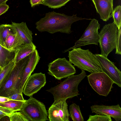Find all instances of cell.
I'll list each match as a JSON object with an SVG mask.
<instances>
[{
    "instance_id": "52a82bcc",
    "label": "cell",
    "mask_w": 121,
    "mask_h": 121,
    "mask_svg": "<svg viewBox=\"0 0 121 121\" xmlns=\"http://www.w3.org/2000/svg\"><path fill=\"white\" fill-rule=\"evenodd\" d=\"M87 77L90 85L99 95L107 96L111 91L114 82L104 72L91 73Z\"/></svg>"
},
{
    "instance_id": "8d00e7d4",
    "label": "cell",
    "mask_w": 121,
    "mask_h": 121,
    "mask_svg": "<svg viewBox=\"0 0 121 121\" xmlns=\"http://www.w3.org/2000/svg\"></svg>"
},
{
    "instance_id": "277c9868",
    "label": "cell",
    "mask_w": 121,
    "mask_h": 121,
    "mask_svg": "<svg viewBox=\"0 0 121 121\" xmlns=\"http://www.w3.org/2000/svg\"><path fill=\"white\" fill-rule=\"evenodd\" d=\"M29 59V55L23 59L16 65L4 87L0 91V96L8 97L21 92L22 79L24 70Z\"/></svg>"
},
{
    "instance_id": "d4e9b609",
    "label": "cell",
    "mask_w": 121,
    "mask_h": 121,
    "mask_svg": "<svg viewBox=\"0 0 121 121\" xmlns=\"http://www.w3.org/2000/svg\"><path fill=\"white\" fill-rule=\"evenodd\" d=\"M121 6L119 5L116 7L113 10L112 17L114 22L118 29L121 27Z\"/></svg>"
},
{
    "instance_id": "44dd1931",
    "label": "cell",
    "mask_w": 121,
    "mask_h": 121,
    "mask_svg": "<svg viewBox=\"0 0 121 121\" xmlns=\"http://www.w3.org/2000/svg\"><path fill=\"white\" fill-rule=\"evenodd\" d=\"M16 32L11 24L0 25V44L5 47V42L7 36L11 34Z\"/></svg>"
},
{
    "instance_id": "e0dca14e",
    "label": "cell",
    "mask_w": 121,
    "mask_h": 121,
    "mask_svg": "<svg viewBox=\"0 0 121 121\" xmlns=\"http://www.w3.org/2000/svg\"><path fill=\"white\" fill-rule=\"evenodd\" d=\"M9 35L5 42V47L9 49L19 50L25 43L24 42L16 32Z\"/></svg>"
},
{
    "instance_id": "5bb4252c",
    "label": "cell",
    "mask_w": 121,
    "mask_h": 121,
    "mask_svg": "<svg viewBox=\"0 0 121 121\" xmlns=\"http://www.w3.org/2000/svg\"><path fill=\"white\" fill-rule=\"evenodd\" d=\"M100 18L106 22L112 17L113 0H91Z\"/></svg>"
},
{
    "instance_id": "ac0fdd59",
    "label": "cell",
    "mask_w": 121,
    "mask_h": 121,
    "mask_svg": "<svg viewBox=\"0 0 121 121\" xmlns=\"http://www.w3.org/2000/svg\"><path fill=\"white\" fill-rule=\"evenodd\" d=\"M19 50L9 49L0 44V59L1 66L3 68L13 59L19 51Z\"/></svg>"
},
{
    "instance_id": "1f68e13d",
    "label": "cell",
    "mask_w": 121,
    "mask_h": 121,
    "mask_svg": "<svg viewBox=\"0 0 121 121\" xmlns=\"http://www.w3.org/2000/svg\"><path fill=\"white\" fill-rule=\"evenodd\" d=\"M10 100L8 97L0 96V103H3Z\"/></svg>"
},
{
    "instance_id": "ba28073f",
    "label": "cell",
    "mask_w": 121,
    "mask_h": 121,
    "mask_svg": "<svg viewBox=\"0 0 121 121\" xmlns=\"http://www.w3.org/2000/svg\"><path fill=\"white\" fill-rule=\"evenodd\" d=\"M48 66V73L58 80L67 78L76 73L74 66L65 58H58L49 63Z\"/></svg>"
},
{
    "instance_id": "5b68a950",
    "label": "cell",
    "mask_w": 121,
    "mask_h": 121,
    "mask_svg": "<svg viewBox=\"0 0 121 121\" xmlns=\"http://www.w3.org/2000/svg\"><path fill=\"white\" fill-rule=\"evenodd\" d=\"M114 22L104 26L99 33L101 55L107 58L109 53L116 49L118 29Z\"/></svg>"
},
{
    "instance_id": "8fae6325",
    "label": "cell",
    "mask_w": 121,
    "mask_h": 121,
    "mask_svg": "<svg viewBox=\"0 0 121 121\" xmlns=\"http://www.w3.org/2000/svg\"><path fill=\"white\" fill-rule=\"evenodd\" d=\"M66 100L54 102L49 108L48 117L50 121H69V113Z\"/></svg>"
},
{
    "instance_id": "7c38bea8",
    "label": "cell",
    "mask_w": 121,
    "mask_h": 121,
    "mask_svg": "<svg viewBox=\"0 0 121 121\" xmlns=\"http://www.w3.org/2000/svg\"><path fill=\"white\" fill-rule=\"evenodd\" d=\"M46 82L45 74L41 72L34 73L31 75L27 80L23 93L28 96H32L44 86Z\"/></svg>"
},
{
    "instance_id": "f546056e",
    "label": "cell",
    "mask_w": 121,
    "mask_h": 121,
    "mask_svg": "<svg viewBox=\"0 0 121 121\" xmlns=\"http://www.w3.org/2000/svg\"><path fill=\"white\" fill-rule=\"evenodd\" d=\"M9 6L6 3L0 5V16L5 13L9 9Z\"/></svg>"
},
{
    "instance_id": "603a6c76",
    "label": "cell",
    "mask_w": 121,
    "mask_h": 121,
    "mask_svg": "<svg viewBox=\"0 0 121 121\" xmlns=\"http://www.w3.org/2000/svg\"><path fill=\"white\" fill-rule=\"evenodd\" d=\"M69 111L70 116L73 121H84L79 105L75 103L72 104L69 106Z\"/></svg>"
},
{
    "instance_id": "30bf717a",
    "label": "cell",
    "mask_w": 121,
    "mask_h": 121,
    "mask_svg": "<svg viewBox=\"0 0 121 121\" xmlns=\"http://www.w3.org/2000/svg\"><path fill=\"white\" fill-rule=\"evenodd\" d=\"M100 66L102 71L106 74L114 82V83L121 87V72L114 63L100 54H95Z\"/></svg>"
},
{
    "instance_id": "83f0119b",
    "label": "cell",
    "mask_w": 121,
    "mask_h": 121,
    "mask_svg": "<svg viewBox=\"0 0 121 121\" xmlns=\"http://www.w3.org/2000/svg\"><path fill=\"white\" fill-rule=\"evenodd\" d=\"M121 27L118 29V34L116 42V54H121Z\"/></svg>"
},
{
    "instance_id": "2e32d148",
    "label": "cell",
    "mask_w": 121,
    "mask_h": 121,
    "mask_svg": "<svg viewBox=\"0 0 121 121\" xmlns=\"http://www.w3.org/2000/svg\"><path fill=\"white\" fill-rule=\"evenodd\" d=\"M12 26L24 42L25 43L33 44L32 33L28 27L26 23L12 22Z\"/></svg>"
},
{
    "instance_id": "cb8c5ba5",
    "label": "cell",
    "mask_w": 121,
    "mask_h": 121,
    "mask_svg": "<svg viewBox=\"0 0 121 121\" xmlns=\"http://www.w3.org/2000/svg\"><path fill=\"white\" fill-rule=\"evenodd\" d=\"M71 0H44L42 4L48 7L55 9L64 6Z\"/></svg>"
},
{
    "instance_id": "4fadbf2b",
    "label": "cell",
    "mask_w": 121,
    "mask_h": 121,
    "mask_svg": "<svg viewBox=\"0 0 121 121\" xmlns=\"http://www.w3.org/2000/svg\"><path fill=\"white\" fill-rule=\"evenodd\" d=\"M92 113L110 117L116 121L121 120V108L120 105L107 106L95 105L91 107Z\"/></svg>"
},
{
    "instance_id": "d6a6232c",
    "label": "cell",
    "mask_w": 121,
    "mask_h": 121,
    "mask_svg": "<svg viewBox=\"0 0 121 121\" xmlns=\"http://www.w3.org/2000/svg\"><path fill=\"white\" fill-rule=\"evenodd\" d=\"M6 116H8L7 114L0 109V120Z\"/></svg>"
},
{
    "instance_id": "4316f807",
    "label": "cell",
    "mask_w": 121,
    "mask_h": 121,
    "mask_svg": "<svg viewBox=\"0 0 121 121\" xmlns=\"http://www.w3.org/2000/svg\"><path fill=\"white\" fill-rule=\"evenodd\" d=\"M87 121H112L111 117L105 115L96 114L90 115Z\"/></svg>"
},
{
    "instance_id": "f1b7e54d",
    "label": "cell",
    "mask_w": 121,
    "mask_h": 121,
    "mask_svg": "<svg viewBox=\"0 0 121 121\" xmlns=\"http://www.w3.org/2000/svg\"><path fill=\"white\" fill-rule=\"evenodd\" d=\"M8 97L10 100L18 101H23L24 100L22 94L18 93L14 94Z\"/></svg>"
},
{
    "instance_id": "9c48e42d",
    "label": "cell",
    "mask_w": 121,
    "mask_h": 121,
    "mask_svg": "<svg viewBox=\"0 0 121 121\" xmlns=\"http://www.w3.org/2000/svg\"><path fill=\"white\" fill-rule=\"evenodd\" d=\"M100 24L95 19H91L89 24L83 34L75 42L73 47L65 51V52L80 46L90 44L98 45L99 43V35L98 30Z\"/></svg>"
},
{
    "instance_id": "d590c367",
    "label": "cell",
    "mask_w": 121,
    "mask_h": 121,
    "mask_svg": "<svg viewBox=\"0 0 121 121\" xmlns=\"http://www.w3.org/2000/svg\"><path fill=\"white\" fill-rule=\"evenodd\" d=\"M1 61H0V66H1Z\"/></svg>"
},
{
    "instance_id": "8992f818",
    "label": "cell",
    "mask_w": 121,
    "mask_h": 121,
    "mask_svg": "<svg viewBox=\"0 0 121 121\" xmlns=\"http://www.w3.org/2000/svg\"><path fill=\"white\" fill-rule=\"evenodd\" d=\"M30 97L26 100L20 111L29 121H49L44 104L32 96Z\"/></svg>"
},
{
    "instance_id": "7a4b0ae2",
    "label": "cell",
    "mask_w": 121,
    "mask_h": 121,
    "mask_svg": "<svg viewBox=\"0 0 121 121\" xmlns=\"http://www.w3.org/2000/svg\"><path fill=\"white\" fill-rule=\"evenodd\" d=\"M86 76L85 71L82 70L80 74L67 77L59 84L48 89L46 91L52 95L55 102L78 96L80 95L78 85Z\"/></svg>"
},
{
    "instance_id": "836d02e7",
    "label": "cell",
    "mask_w": 121,
    "mask_h": 121,
    "mask_svg": "<svg viewBox=\"0 0 121 121\" xmlns=\"http://www.w3.org/2000/svg\"><path fill=\"white\" fill-rule=\"evenodd\" d=\"M8 0H0V5L6 3V1Z\"/></svg>"
},
{
    "instance_id": "9a60e30c",
    "label": "cell",
    "mask_w": 121,
    "mask_h": 121,
    "mask_svg": "<svg viewBox=\"0 0 121 121\" xmlns=\"http://www.w3.org/2000/svg\"><path fill=\"white\" fill-rule=\"evenodd\" d=\"M29 55V60L25 68L22 80L21 88V92L22 93L27 80L33 72L40 58L38 51L36 49Z\"/></svg>"
},
{
    "instance_id": "ffe728a7",
    "label": "cell",
    "mask_w": 121,
    "mask_h": 121,
    "mask_svg": "<svg viewBox=\"0 0 121 121\" xmlns=\"http://www.w3.org/2000/svg\"><path fill=\"white\" fill-rule=\"evenodd\" d=\"M36 47L33 43H25L19 49L17 55L16 63L29 55L36 49Z\"/></svg>"
},
{
    "instance_id": "3957f363",
    "label": "cell",
    "mask_w": 121,
    "mask_h": 121,
    "mask_svg": "<svg viewBox=\"0 0 121 121\" xmlns=\"http://www.w3.org/2000/svg\"><path fill=\"white\" fill-rule=\"evenodd\" d=\"M72 49L69 51L68 57L69 61L74 66L91 73L102 71L95 54L89 49H83L79 47Z\"/></svg>"
},
{
    "instance_id": "7402d4cb",
    "label": "cell",
    "mask_w": 121,
    "mask_h": 121,
    "mask_svg": "<svg viewBox=\"0 0 121 121\" xmlns=\"http://www.w3.org/2000/svg\"><path fill=\"white\" fill-rule=\"evenodd\" d=\"M26 101H18L11 100L8 101L0 103V106L5 108L14 112L20 111Z\"/></svg>"
},
{
    "instance_id": "e575fe53",
    "label": "cell",
    "mask_w": 121,
    "mask_h": 121,
    "mask_svg": "<svg viewBox=\"0 0 121 121\" xmlns=\"http://www.w3.org/2000/svg\"><path fill=\"white\" fill-rule=\"evenodd\" d=\"M3 68L2 67L0 66V74L1 73L3 69Z\"/></svg>"
},
{
    "instance_id": "6da1fadb",
    "label": "cell",
    "mask_w": 121,
    "mask_h": 121,
    "mask_svg": "<svg viewBox=\"0 0 121 121\" xmlns=\"http://www.w3.org/2000/svg\"><path fill=\"white\" fill-rule=\"evenodd\" d=\"M83 19L91 20L78 17L76 14L70 16L53 11L46 13L44 17L36 22V28L41 32L46 31L53 34L60 32L69 34L72 32V24Z\"/></svg>"
},
{
    "instance_id": "4dcf8cb0",
    "label": "cell",
    "mask_w": 121,
    "mask_h": 121,
    "mask_svg": "<svg viewBox=\"0 0 121 121\" xmlns=\"http://www.w3.org/2000/svg\"><path fill=\"white\" fill-rule=\"evenodd\" d=\"M43 0H30V2L32 7L35 6L39 4H42Z\"/></svg>"
},
{
    "instance_id": "d6986e66",
    "label": "cell",
    "mask_w": 121,
    "mask_h": 121,
    "mask_svg": "<svg viewBox=\"0 0 121 121\" xmlns=\"http://www.w3.org/2000/svg\"><path fill=\"white\" fill-rule=\"evenodd\" d=\"M16 56H17L13 59L3 68L0 74V91L5 85L12 70L15 65Z\"/></svg>"
},
{
    "instance_id": "484cf974",
    "label": "cell",
    "mask_w": 121,
    "mask_h": 121,
    "mask_svg": "<svg viewBox=\"0 0 121 121\" xmlns=\"http://www.w3.org/2000/svg\"><path fill=\"white\" fill-rule=\"evenodd\" d=\"M9 117L10 121H29L20 111L13 112Z\"/></svg>"
}]
</instances>
